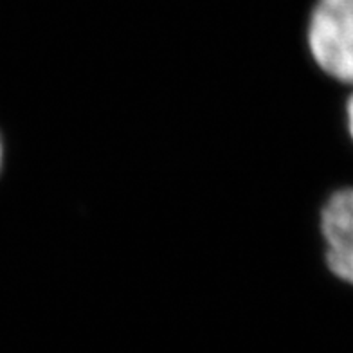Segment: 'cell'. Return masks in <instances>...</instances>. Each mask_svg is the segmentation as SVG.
Returning <instances> with one entry per match:
<instances>
[{"mask_svg":"<svg viewBox=\"0 0 353 353\" xmlns=\"http://www.w3.org/2000/svg\"><path fill=\"white\" fill-rule=\"evenodd\" d=\"M307 43L326 76L353 85V0H316Z\"/></svg>","mask_w":353,"mask_h":353,"instance_id":"cell-1","label":"cell"},{"mask_svg":"<svg viewBox=\"0 0 353 353\" xmlns=\"http://www.w3.org/2000/svg\"><path fill=\"white\" fill-rule=\"evenodd\" d=\"M326 265L335 278L353 285V188L334 191L319 216Z\"/></svg>","mask_w":353,"mask_h":353,"instance_id":"cell-2","label":"cell"},{"mask_svg":"<svg viewBox=\"0 0 353 353\" xmlns=\"http://www.w3.org/2000/svg\"><path fill=\"white\" fill-rule=\"evenodd\" d=\"M346 125H348L350 137L353 139V94L346 101Z\"/></svg>","mask_w":353,"mask_h":353,"instance_id":"cell-3","label":"cell"},{"mask_svg":"<svg viewBox=\"0 0 353 353\" xmlns=\"http://www.w3.org/2000/svg\"><path fill=\"white\" fill-rule=\"evenodd\" d=\"M2 159H4V148H2V141H0V168H2Z\"/></svg>","mask_w":353,"mask_h":353,"instance_id":"cell-4","label":"cell"}]
</instances>
